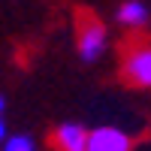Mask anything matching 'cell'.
<instances>
[{"mask_svg":"<svg viewBox=\"0 0 151 151\" xmlns=\"http://www.w3.org/2000/svg\"><path fill=\"white\" fill-rule=\"evenodd\" d=\"M109 52V27L97 15H82L76 24V55L85 64H97Z\"/></svg>","mask_w":151,"mask_h":151,"instance_id":"cell-1","label":"cell"},{"mask_svg":"<svg viewBox=\"0 0 151 151\" xmlns=\"http://www.w3.org/2000/svg\"><path fill=\"white\" fill-rule=\"evenodd\" d=\"M121 76H124L127 85L151 91V40H136L124 48Z\"/></svg>","mask_w":151,"mask_h":151,"instance_id":"cell-2","label":"cell"},{"mask_svg":"<svg viewBox=\"0 0 151 151\" xmlns=\"http://www.w3.org/2000/svg\"><path fill=\"white\" fill-rule=\"evenodd\" d=\"M85 151H133V136L115 124H100L91 130Z\"/></svg>","mask_w":151,"mask_h":151,"instance_id":"cell-3","label":"cell"},{"mask_svg":"<svg viewBox=\"0 0 151 151\" xmlns=\"http://www.w3.org/2000/svg\"><path fill=\"white\" fill-rule=\"evenodd\" d=\"M115 24L121 30H127V33H139L145 30L148 24H151V9L145 0H121V3L115 6Z\"/></svg>","mask_w":151,"mask_h":151,"instance_id":"cell-4","label":"cell"},{"mask_svg":"<svg viewBox=\"0 0 151 151\" xmlns=\"http://www.w3.org/2000/svg\"><path fill=\"white\" fill-rule=\"evenodd\" d=\"M88 136L91 130L79 121H64L52 130V145L55 151H85L88 148Z\"/></svg>","mask_w":151,"mask_h":151,"instance_id":"cell-5","label":"cell"},{"mask_svg":"<svg viewBox=\"0 0 151 151\" xmlns=\"http://www.w3.org/2000/svg\"><path fill=\"white\" fill-rule=\"evenodd\" d=\"M0 151H40V148H36V139L27 133H9L0 145Z\"/></svg>","mask_w":151,"mask_h":151,"instance_id":"cell-6","label":"cell"},{"mask_svg":"<svg viewBox=\"0 0 151 151\" xmlns=\"http://www.w3.org/2000/svg\"><path fill=\"white\" fill-rule=\"evenodd\" d=\"M6 136H9V127H6V100H3V94H0V145H3Z\"/></svg>","mask_w":151,"mask_h":151,"instance_id":"cell-7","label":"cell"}]
</instances>
